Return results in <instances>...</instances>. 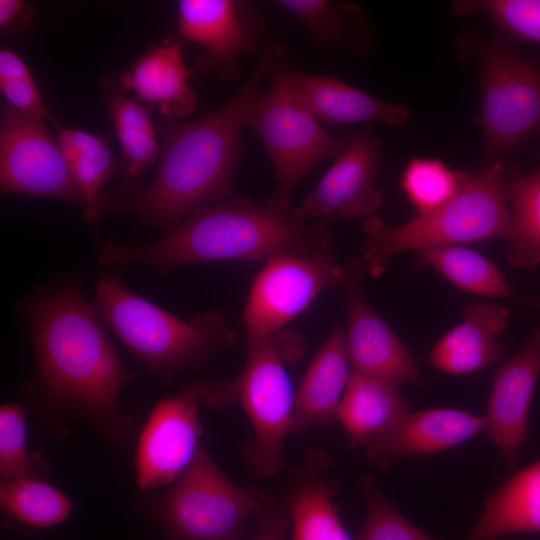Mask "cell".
I'll list each match as a JSON object with an SVG mask.
<instances>
[{
  "label": "cell",
  "mask_w": 540,
  "mask_h": 540,
  "mask_svg": "<svg viewBox=\"0 0 540 540\" xmlns=\"http://www.w3.org/2000/svg\"><path fill=\"white\" fill-rule=\"evenodd\" d=\"M284 47L265 45L242 88L213 112L189 122L158 120L163 135L158 168L146 185L120 182L103 192L101 214H134L142 225L168 233L197 207L234 196L233 179L243 153L240 132L265 78L277 68Z\"/></svg>",
  "instance_id": "cell-1"
},
{
  "label": "cell",
  "mask_w": 540,
  "mask_h": 540,
  "mask_svg": "<svg viewBox=\"0 0 540 540\" xmlns=\"http://www.w3.org/2000/svg\"><path fill=\"white\" fill-rule=\"evenodd\" d=\"M79 281L60 277L18 301L35 352L38 386L53 404L123 441L131 424L118 411V396L136 374L125 369Z\"/></svg>",
  "instance_id": "cell-2"
},
{
  "label": "cell",
  "mask_w": 540,
  "mask_h": 540,
  "mask_svg": "<svg viewBox=\"0 0 540 540\" xmlns=\"http://www.w3.org/2000/svg\"><path fill=\"white\" fill-rule=\"evenodd\" d=\"M330 220L309 225L301 208L282 209L247 197L204 204L174 230L142 245L106 241L102 266L141 263L165 276L194 264L222 260H268L278 255L313 256L332 252Z\"/></svg>",
  "instance_id": "cell-3"
},
{
  "label": "cell",
  "mask_w": 540,
  "mask_h": 540,
  "mask_svg": "<svg viewBox=\"0 0 540 540\" xmlns=\"http://www.w3.org/2000/svg\"><path fill=\"white\" fill-rule=\"evenodd\" d=\"M244 337L245 363L235 378L192 384L200 404H240L254 431L243 448L246 465L255 476H274L282 468L284 442L292 433L295 393L285 365L302 358L304 343L286 329L265 335L244 332Z\"/></svg>",
  "instance_id": "cell-4"
},
{
  "label": "cell",
  "mask_w": 540,
  "mask_h": 540,
  "mask_svg": "<svg viewBox=\"0 0 540 540\" xmlns=\"http://www.w3.org/2000/svg\"><path fill=\"white\" fill-rule=\"evenodd\" d=\"M90 304L99 320L163 382L204 365L236 340L217 311L182 320L138 296L113 274L98 278Z\"/></svg>",
  "instance_id": "cell-5"
},
{
  "label": "cell",
  "mask_w": 540,
  "mask_h": 540,
  "mask_svg": "<svg viewBox=\"0 0 540 540\" xmlns=\"http://www.w3.org/2000/svg\"><path fill=\"white\" fill-rule=\"evenodd\" d=\"M504 165L495 162L471 174L459 193L443 206L416 214L399 226L367 217L361 260L372 277H380L395 254L405 250L455 245L491 238L509 239L513 220L503 192Z\"/></svg>",
  "instance_id": "cell-6"
},
{
  "label": "cell",
  "mask_w": 540,
  "mask_h": 540,
  "mask_svg": "<svg viewBox=\"0 0 540 540\" xmlns=\"http://www.w3.org/2000/svg\"><path fill=\"white\" fill-rule=\"evenodd\" d=\"M465 44L479 75L477 118L487 166L540 132V67L503 38Z\"/></svg>",
  "instance_id": "cell-7"
},
{
  "label": "cell",
  "mask_w": 540,
  "mask_h": 540,
  "mask_svg": "<svg viewBox=\"0 0 540 540\" xmlns=\"http://www.w3.org/2000/svg\"><path fill=\"white\" fill-rule=\"evenodd\" d=\"M264 494L236 485L201 447L153 510L168 540H240Z\"/></svg>",
  "instance_id": "cell-8"
},
{
  "label": "cell",
  "mask_w": 540,
  "mask_h": 540,
  "mask_svg": "<svg viewBox=\"0 0 540 540\" xmlns=\"http://www.w3.org/2000/svg\"><path fill=\"white\" fill-rule=\"evenodd\" d=\"M245 126L261 141L275 173L276 188L266 201L282 209L292 208L293 192L306 175L323 160L335 158L347 144L346 134L327 132L273 76L250 108Z\"/></svg>",
  "instance_id": "cell-9"
},
{
  "label": "cell",
  "mask_w": 540,
  "mask_h": 540,
  "mask_svg": "<svg viewBox=\"0 0 540 540\" xmlns=\"http://www.w3.org/2000/svg\"><path fill=\"white\" fill-rule=\"evenodd\" d=\"M0 189L2 194L69 202L83 209L90 222L98 217L45 120L24 114L7 103L0 123Z\"/></svg>",
  "instance_id": "cell-10"
},
{
  "label": "cell",
  "mask_w": 540,
  "mask_h": 540,
  "mask_svg": "<svg viewBox=\"0 0 540 540\" xmlns=\"http://www.w3.org/2000/svg\"><path fill=\"white\" fill-rule=\"evenodd\" d=\"M343 265L333 252L278 255L255 276L244 311V332L265 335L284 329L324 290L340 287Z\"/></svg>",
  "instance_id": "cell-11"
},
{
  "label": "cell",
  "mask_w": 540,
  "mask_h": 540,
  "mask_svg": "<svg viewBox=\"0 0 540 540\" xmlns=\"http://www.w3.org/2000/svg\"><path fill=\"white\" fill-rule=\"evenodd\" d=\"M177 23L180 38L202 48L197 66L224 79L237 78L241 58L266 45L265 23L248 1L181 0Z\"/></svg>",
  "instance_id": "cell-12"
},
{
  "label": "cell",
  "mask_w": 540,
  "mask_h": 540,
  "mask_svg": "<svg viewBox=\"0 0 540 540\" xmlns=\"http://www.w3.org/2000/svg\"><path fill=\"white\" fill-rule=\"evenodd\" d=\"M361 258L343 265L340 289L347 308L346 347L352 372L399 387L422 385L421 372L402 341L381 319L363 291L365 272Z\"/></svg>",
  "instance_id": "cell-13"
},
{
  "label": "cell",
  "mask_w": 540,
  "mask_h": 540,
  "mask_svg": "<svg viewBox=\"0 0 540 540\" xmlns=\"http://www.w3.org/2000/svg\"><path fill=\"white\" fill-rule=\"evenodd\" d=\"M198 404L191 383L154 406L137 443L134 465L140 490L175 482L192 463L201 448Z\"/></svg>",
  "instance_id": "cell-14"
},
{
  "label": "cell",
  "mask_w": 540,
  "mask_h": 540,
  "mask_svg": "<svg viewBox=\"0 0 540 540\" xmlns=\"http://www.w3.org/2000/svg\"><path fill=\"white\" fill-rule=\"evenodd\" d=\"M345 134V148L302 202L307 217L330 221L335 217H370L383 202V194L376 187L380 140L369 131Z\"/></svg>",
  "instance_id": "cell-15"
},
{
  "label": "cell",
  "mask_w": 540,
  "mask_h": 540,
  "mask_svg": "<svg viewBox=\"0 0 540 540\" xmlns=\"http://www.w3.org/2000/svg\"><path fill=\"white\" fill-rule=\"evenodd\" d=\"M540 373V324L497 370L484 419L489 438L513 462L527 436L528 411Z\"/></svg>",
  "instance_id": "cell-16"
},
{
  "label": "cell",
  "mask_w": 540,
  "mask_h": 540,
  "mask_svg": "<svg viewBox=\"0 0 540 540\" xmlns=\"http://www.w3.org/2000/svg\"><path fill=\"white\" fill-rule=\"evenodd\" d=\"M272 76L298 104L325 125L376 120L399 126L409 118L405 105L382 101L334 77L279 67Z\"/></svg>",
  "instance_id": "cell-17"
},
{
  "label": "cell",
  "mask_w": 540,
  "mask_h": 540,
  "mask_svg": "<svg viewBox=\"0 0 540 540\" xmlns=\"http://www.w3.org/2000/svg\"><path fill=\"white\" fill-rule=\"evenodd\" d=\"M484 419L454 409L407 412L366 446L368 460L387 469L399 457L428 455L456 446L484 429Z\"/></svg>",
  "instance_id": "cell-18"
},
{
  "label": "cell",
  "mask_w": 540,
  "mask_h": 540,
  "mask_svg": "<svg viewBox=\"0 0 540 540\" xmlns=\"http://www.w3.org/2000/svg\"><path fill=\"white\" fill-rule=\"evenodd\" d=\"M184 63L183 42L164 40L152 46L119 77L122 89L137 101L156 106L161 117L179 120L195 108L197 99Z\"/></svg>",
  "instance_id": "cell-19"
},
{
  "label": "cell",
  "mask_w": 540,
  "mask_h": 540,
  "mask_svg": "<svg viewBox=\"0 0 540 540\" xmlns=\"http://www.w3.org/2000/svg\"><path fill=\"white\" fill-rule=\"evenodd\" d=\"M351 375L345 331L335 323L295 391L292 433L337 419Z\"/></svg>",
  "instance_id": "cell-20"
},
{
  "label": "cell",
  "mask_w": 540,
  "mask_h": 540,
  "mask_svg": "<svg viewBox=\"0 0 540 540\" xmlns=\"http://www.w3.org/2000/svg\"><path fill=\"white\" fill-rule=\"evenodd\" d=\"M328 466V456L314 451L291 471L281 504L291 520L292 540H352L338 515Z\"/></svg>",
  "instance_id": "cell-21"
},
{
  "label": "cell",
  "mask_w": 540,
  "mask_h": 540,
  "mask_svg": "<svg viewBox=\"0 0 540 540\" xmlns=\"http://www.w3.org/2000/svg\"><path fill=\"white\" fill-rule=\"evenodd\" d=\"M509 311L495 304L473 302L462 310V321L431 349L429 363L453 375L468 374L497 362L503 347L498 335L505 329Z\"/></svg>",
  "instance_id": "cell-22"
},
{
  "label": "cell",
  "mask_w": 540,
  "mask_h": 540,
  "mask_svg": "<svg viewBox=\"0 0 540 540\" xmlns=\"http://www.w3.org/2000/svg\"><path fill=\"white\" fill-rule=\"evenodd\" d=\"M526 532H540V460L515 473L487 499L466 540Z\"/></svg>",
  "instance_id": "cell-23"
},
{
  "label": "cell",
  "mask_w": 540,
  "mask_h": 540,
  "mask_svg": "<svg viewBox=\"0 0 540 540\" xmlns=\"http://www.w3.org/2000/svg\"><path fill=\"white\" fill-rule=\"evenodd\" d=\"M103 99L121 147L122 182L138 183L160 155L149 109L125 94L119 81L101 82Z\"/></svg>",
  "instance_id": "cell-24"
},
{
  "label": "cell",
  "mask_w": 540,
  "mask_h": 540,
  "mask_svg": "<svg viewBox=\"0 0 540 540\" xmlns=\"http://www.w3.org/2000/svg\"><path fill=\"white\" fill-rule=\"evenodd\" d=\"M407 408L398 387L352 372L337 419L350 444L365 447L391 428L408 412Z\"/></svg>",
  "instance_id": "cell-25"
},
{
  "label": "cell",
  "mask_w": 540,
  "mask_h": 540,
  "mask_svg": "<svg viewBox=\"0 0 540 540\" xmlns=\"http://www.w3.org/2000/svg\"><path fill=\"white\" fill-rule=\"evenodd\" d=\"M324 49L363 55L373 43L370 26L360 7L328 0H278Z\"/></svg>",
  "instance_id": "cell-26"
},
{
  "label": "cell",
  "mask_w": 540,
  "mask_h": 540,
  "mask_svg": "<svg viewBox=\"0 0 540 540\" xmlns=\"http://www.w3.org/2000/svg\"><path fill=\"white\" fill-rule=\"evenodd\" d=\"M503 192L513 220L509 263L531 270L540 263V151L538 166L527 175L515 166L504 167Z\"/></svg>",
  "instance_id": "cell-27"
},
{
  "label": "cell",
  "mask_w": 540,
  "mask_h": 540,
  "mask_svg": "<svg viewBox=\"0 0 540 540\" xmlns=\"http://www.w3.org/2000/svg\"><path fill=\"white\" fill-rule=\"evenodd\" d=\"M418 268L432 269L460 290L485 297H510L513 291L500 270L477 252L456 246H433L415 251Z\"/></svg>",
  "instance_id": "cell-28"
},
{
  "label": "cell",
  "mask_w": 540,
  "mask_h": 540,
  "mask_svg": "<svg viewBox=\"0 0 540 540\" xmlns=\"http://www.w3.org/2000/svg\"><path fill=\"white\" fill-rule=\"evenodd\" d=\"M0 505L9 517L34 529H47L62 523L72 508L64 493L32 476L1 481Z\"/></svg>",
  "instance_id": "cell-29"
},
{
  "label": "cell",
  "mask_w": 540,
  "mask_h": 540,
  "mask_svg": "<svg viewBox=\"0 0 540 540\" xmlns=\"http://www.w3.org/2000/svg\"><path fill=\"white\" fill-rule=\"evenodd\" d=\"M53 124L71 173L99 216V197L115 172L108 142L87 131L64 127L55 121Z\"/></svg>",
  "instance_id": "cell-30"
},
{
  "label": "cell",
  "mask_w": 540,
  "mask_h": 540,
  "mask_svg": "<svg viewBox=\"0 0 540 540\" xmlns=\"http://www.w3.org/2000/svg\"><path fill=\"white\" fill-rule=\"evenodd\" d=\"M471 174L453 171L438 159L413 158L402 173L400 187L416 214H424L453 199Z\"/></svg>",
  "instance_id": "cell-31"
},
{
  "label": "cell",
  "mask_w": 540,
  "mask_h": 540,
  "mask_svg": "<svg viewBox=\"0 0 540 540\" xmlns=\"http://www.w3.org/2000/svg\"><path fill=\"white\" fill-rule=\"evenodd\" d=\"M453 7L462 15L486 14L507 41L540 45V0H468L456 1Z\"/></svg>",
  "instance_id": "cell-32"
},
{
  "label": "cell",
  "mask_w": 540,
  "mask_h": 540,
  "mask_svg": "<svg viewBox=\"0 0 540 540\" xmlns=\"http://www.w3.org/2000/svg\"><path fill=\"white\" fill-rule=\"evenodd\" d=\"M366 518L354 540H437L414 526L382 494L369 475L361 481Z\"/></svg>",
  "instance_id": "cell-33"
},
{
  "label": "cell",
  "mask_w": 540,
  "mask_h": 540,
  "mask_svg": "<svg viewBox=\"0 0 540 540\" xmlns=\"http://www.w3.org/2000/svg\"><path fill=\"white\" fill-rule=\"evenodd\" d=\"M42 462L28 450L25 414L17 404L0 408L1 481L19 477H38Z\"/></svg>",
  "instance_id": "cell-34"
},
{
  "label": "cell",
  "mask_w": 540,
  "mask_h": 540,
  "mask_svg": "<svg viewBox=\"0 0 540 540\" xmlns=\"http://www.w3.org/2000/svg\"><path fill=\"white\" fill-rule=\"evenodd\" d=\"M0 91L14 109L42 120L53 121L36 82L0 80Z\"/></svg>",
  "instance_id": "cell-35"
},
{
  "label": "cell",
  "mask_w": 540,
  "mask_h": 540,
  "mask_svg": "<svg viewBox=\"0 0 540 540\" xmlns=\"http://www.w3.org/2000/svg\"><path fill=\"white\" fill-rule=\"evenodd\" d=\"M254 518L256 532L252 540H286L288 514L282 504L276 503L266 493Z\"/></svg>",
  "instance_id": "cell-36"
},
{
  "label": "cell",
  "mask_w": 540,
  "mask_h": 540,
  "mask_svg": "<svg viewBox=\"0 0 540 540\" xmlns=\"http://www.w3.org/2000/svg\"><path fill=\"white\" fill-rule=\"evenodd\" d=\"M35 15V8L23 0H0V28L15 33L27 29Z\"/></svg>",
  "instance_id": "cell-37"
},
{
  "label": "cell",
  "mask_w": 540,
  "mask_h": 540,
  "mask_svg": "<svg viewBox=\"0 0 540 540\" xmlns=\"http://www.w3.org/2000/svg\"><path fill=\"white\" fill-rule=\"evenodd\" d=\"M0 80L35 82L22 58L14 51L3 47L0 49Z\"/></svg>",
  "instance_id": "cell-38"
},
{
  "label": "cell",
  "mask_w": 540,
  "mask_h": 540,
  "mask_svg": "<svg viewBox=\"0 0 540 540\" xmlns=\"http://www.w3.org/2000/svg\"><path fill=\"white\" fill-rule=\"evenodd\" d=\"M526 302L540 309V299L526 300Z\"/></svg>",
  "instance_id": "cell-39"
}]
</instances>
